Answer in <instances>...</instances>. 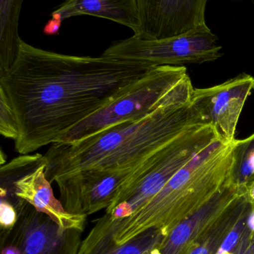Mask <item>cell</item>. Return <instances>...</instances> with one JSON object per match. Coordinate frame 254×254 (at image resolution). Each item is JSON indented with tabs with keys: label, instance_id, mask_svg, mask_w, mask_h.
I'll use <instances>...</instances> for the list:
<instances>
[{
	"label": "cell",
	"instance_id": "6da1fadb",
	"mask_svg": "<svg viewBox=\"0 0 254 254\" xmlns=\"http://www.w3.org/2000/svg\"><path fill=\"white\" fill-rule=\"evenodd\" d=\"M152 67L108 57L74 56L21 39L13 65L0 77L18 127L14 148L28 155L58 143L117 98Z\"/></svg>",
	"mask_w": 254,
	"mask_h": 254
},
{
	"label": "cell",
	"instance_id": "7a4b0ae2",
	"mask_svg": "<svg viewBox=\"0 0 254 254\" xmlns=\"http://www.w3.org/2000/svg\"><path fill=\"white\" fill-rule=\"evenodd\" d=\"M189 74L147 116L73 143H55L44 155L45 174L55 178L84 170L116 172L138 167L182 133L204 122L191 102Z\"/></svg>",
	"mask_w": 254,
	"mask_h": 254
},
{
	"label": "cell",
	"instance_id": "3957f363",
	"mask_svg": "<svg viewBox=\"0 0 254 254\" xmlns=\"http://www.w3.org/2000/svg\"><path fill=\"white\" fill-rule=\"evenodd\" d=\"M235 141L215 140L128 217L113 219L107 214L114 241L122 244L150 229L167 236L207 204L231 179Z\"/></svg>",
	"mask_w": 254,
	"mask_h": 254
},
{
	"label": "cell",
	"instance_id": "277c9868",
	"mask_svg": "<svg viewBox=\"0 0 254 254\" xmlns=\"http://www.w3.org/2000/svg\"><path fill=\"white\" fill-rule=\"evenodd\" d=\"M221 138L214 127L201 124L186 130L149 157L118 191L106 213L113 219L128 217L153 198L197 154Z\"/></svg>",
	"mask_w": 254,
	"mask_h": 254
},
{
	"label": "cell",
	"instance_id": "5b68a950",
	"mask_svg": "<svg viewBox=\"0 0 254 254\" xmlns=\"http://www.w3.org/2000/svg\"><path fill=\"white\" fill-rule=\"evenodd\" d=\"M188 75L185 66L155 67L131 83L110 104L72 128L58 143H73L152 113L167 94Z\"/></svg>",
	"mask_w": 254,
	"mask_h": 254
},
{
	"label": "cell",
	"instance_id": "8992f818",
	"mask_svg": "<svg viewBox=\"0 0 254 254\" xmlns=\"http://www.w3.org/2000/svg\"><path fill=\"white\" fill-rule=\"evenodd\" d=\"M217 36L207 25L162 40H143L133 35L109 46L102 56L140 63L149 66H184L212 62L222 56Z\"/></svg>",
	"mask_w": 254,
	"mask_h": 254
},
{
	"label": "cell",
	"instance_id": "52a82bcc",
	"mask_svg": "<svg viewBox=\"0 0 254 254\" xmlns=\"http://www.w3.org/2000/svg\"><path fill=\"white\" fill-rule=\"evenodd\" d=\"M139 167L110 173L81 170L58 176L54 182L58 185L61 203L67 211L86 216L108 208L119 188Z\"/></svg>",
	"mask_w": 254,
	"mask_h": 254
},
{
	"label": "cell",
	"instance_id": "ba28073f",
	"mask_svg": "<svg viewBox=\"0 0 254 254\" xmlns=\"http://www.w3.org/2000/svg\"><path fill=\"white\" fill-rule=\"evenodd\" d=\"M16 210V225L1 237L13 242L20 254H79L82 231L61 228L24 200Z\"/></svg>",
	"mask_w": 254,
	"mask_h": 254
},
{
	"label": "cell",
	"instance_id": "9c48e42d",
	"mask_svg": "<svg viewBox=\"0 0 254 254\" xmlns=\"http://www.w3.org/2000/svg\"><path fill=\"white\" fill-rule=\"evenodd\" d=\"M254 89L253 76L241 74L217 86L194 89L191 102L224 141L233 142L243 107Z\"/></svg>",
	"mask_w": 254,
	"mask_h": 254
},
{
	"label": "cell",
	"instance_id": "30bf717a",
	"mask_svg": "<svg viewBox=\"0 0 254 254\" xmlns=\"http://www.w3.org/2000/svg\"><path fill=\"white\" fill-rule=\"evenodd\" d=\"M207 0H137L139 34L143 40H162L206 26Z\"/></svg>",
	"mask_w": 254,
	"mask_h": 254
},
{
	"label": "cell",
	"instance_id": "8fae6325",
	"mask_svg": "<svg viewBox=\"0 0 254 254\" xmlns=\"http://www.w3.org/2000/svg\"><path fill=\"white\" fill-rule=\"evenodd\" d=\"M242 195L231 176L226 185L207 204L173 228L164 239L158 254H187Z\"/></svg>",
	"mask_w": 254,
	"mask_h": 254
},
{
	"label": "cell",
	"instance_id": "7c38bea8",
	"mask_svg": "<svg viewBox=\"0 0 254 254\" xmlns=\"http://www.w3.org/2000/svg\"><path fill=\"white\" fill-rule=\"evenodd\" d=\"M46 164L22 176L13 183H1V188L14 192L18 198L45 213L61 228L83 232L86 216L73 214L54 195L51 183L45 174Z\"/></svg>",
	"mask_w": 254,
	"mask_h": 254
},
{
	"label": "cell",
	"instance_id": "4fadbf2b",
	"mask_svg": "<svg viewBox=\"0 0 254 254\" xmlns=\"http://www.w3.org/2000/svg\"><path fill=\"white\" fill-rule=\"evenodd\" d=\"M82 15L113 21L128 27L135 36L140 31L137 0H66L52 12L43 32L46 35H56L64 20Z\"/></svg>",
	"mask_w": 254,
	"mask_h": 254
},
{
	"label": "cell",
	"instance_id": "5bb4252c",
	"mask_svg": "<svg viewBox=\"0 0 254 254\" xmlns=\"http://www.w3.org/2000/svg\"><path fill=\"white\" fill-rule=\"evenodd\" d=\"M166 237L160 230L150 229L119 244L114 241L110 218L105 213L82 241L79 254H158Z\"/></svg>",
	"mask_w": 254,
	"mask_h": 254
},
{
	"label": "cell",
	"instance_id": "9a60e30c",
	"mask_svg": "<svg viewBox=\"0 0 254 254\" xmlns=\"http://www.w3.org/2000/svg\"><path fill=\"white\" fill-rule=\"evenodd\" d=\"M24 0H0V77L11 68L19 53V21Z\"/></svg>",
	"mask_w": 254,
	"mask_h": 254
},
{
	"label": "cell",
	"instance_id": "2e32d148",
	"mask_svg": "<svg viewBox=\"0 0 254 254\" xmlns=\"http://www.w3.org/2000/svg\"><path fill=\"white\" fill-rule=\"evenodd\" d=\"M252 206L245 195L237 198L186 254H217L234 225Z\"/></svg>",
	"mask_w": 254,
	"mask_h": 254
},
{
	"label": "cell",
	"instance_id": "e0dca14e",
	"mask_svg": "<svg viewBox=\"0 0 254 254\" xmlns=\"http://www.w3.org/2000/svg\"><path fill=\"white\" fill-rule=\"evenodd\" d=\"M232 182L248 198L254 185V132L243 140L236 139Z\"/></svg>",
	"mask_w": 254,
	"mask_h": 254
},
{
	"label": "cell",
	"instance_id": "ac0fdd59",
	"mask_svg": "<svg viewBox=\"0 0 254 254\" xmlns=\"http://www.w3.org/2000/svg\"><path fill=\"white\" fill-rule=\"evenodd\" d=\"M0 133L3 137L15 140L18 137V127L10 103L0 93Z\"/></svg>",
	"mask_w": 254,
	"mask_h": 254
},
{
	"label": "cell",
	"instance_id": "d6986e66",
	"mask_svg": "<svg viewBox=\"0 0 254 254\" xmlns=\"http://www.w3.org/2000/svg\"><path fill=\"white\" fill-rule=\"evenodd\" d=\"M252 210V206L240 217L238 222L234 225L232 231L229 233L228 237L222 243L220 249L217 254L225 253V252H233L240 243L243 234L248 228V219L249 214Z\"/></svg>",
	"mask_w": 254,
	"mask_h": 254
},
{
	"label": "cell",
	"instance_id": "ffe728a7",
	"mask_svg": "<svg viewBox=\"0 0 254 254\" xmlns=\"http://www.w3.org/2000/svg\"><path fill=\"white\" fill-rule=\"evenodd\" d=\"M18 211L13 204L7 200L1 198L0 204V225L1 231H8L16 225L18 220Z\"/></svg>",
	"mask_w": 254,
	"mask_h": 254
},
{
	"label": "cell",
	"instance_id": "44dd1931",
	"mask_svg": "<svg viewBox=\"0 0 254 254\" xmlns=\"http://www.w3.org/2000/svg\"><path fill=\"white\" fill-rule=\"evenodd\" d=\"M233 253L254 254V233L250 231L249 227Z\"/></svg>",
	"mask_w": 254,
	"mask_h": 254
},
{
	"label": "cell",
	"instance_id": "7402d4cb",
	"mask_svg": "<svg viewBox=\"0 0 254 254\" xmlns=\"http://www.w3.org/2000/svg\"><path fill=\"white\" fill-rule=\"evenodd\" d=\"M248 227L251 231L254 233V208L253 207L248 219Z\"/></svg>",
	"mask_w": 254,
	"mask_h": 254
},
{
	"label": "cell",
	"instance_id": "603a6c76",
	"mask_svg": "<svg viewBox=\"0 0 254 254\" xmlns=\"http://www.w3.org/2000/svg\"><path fill=\"white\" fill-rule=\"evenodd\" d=\"M248 199H249V201H250L252 207H253V208H254V185L253 188H252V189L251 190L249 195H248Z\"/></svg>",
	"mask_w": 254,
	"mask_h": 254
},
{
	"label": "cell",
	"instance_id": "cb8c5ba5",
	"mask_svg": "<svg viewBox=\"0 0 254 254\" xmlns=\"http://www.w3.org/2000/svg\"><path fill=\"white\" fill-rule=\"evenodd\" d=\"M216 254H234L233 252H225V253Z\"/></svg>",
	"mask_w": 254,
	"mask_h": 254
}]
</instances>
